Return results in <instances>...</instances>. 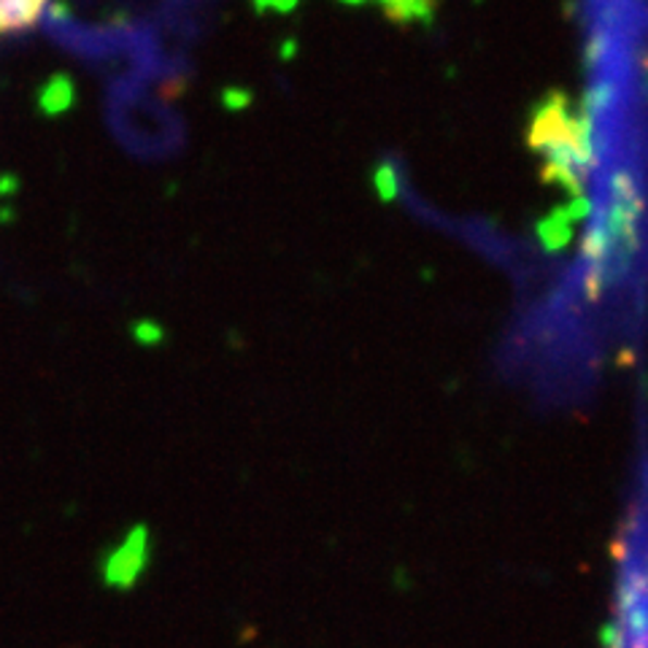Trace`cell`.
Instances as JSON below:
<instances>
[{"instance_id": "cell-1", "label": "cell", "mask_w": 648, "mask_h": 648, "mask_svg": "<svg viewBox=\"0 0 648 648\" xmlns=\"http://www.w3.org/2000/svg\"><path fill=\"white\" fill-rule=\"evenodd\" d=\"M527 147L540 154V182L557 184L570 198H584V182L591 165L589 111L575 109L560 89L546 95L533 111Z\"/></svg>"}, {"instance_id": "cell-2", "label": "cell", "mask_w": 648, "mask_h": 648, "mask_svg": "<svg viewBox=\"0 0 648 648\" xmlns=\"http://www.w3.org/2000/svg\"><path fill=\"white\" fill-rule=\"evenodd\" d=\"M149 562V533L147 527H136L125 535L120 546L105 557L103 584L111 589H130Z\"/></svg>"}, {"instance_id": "cell-3", "label": "cell", "mask_w": 648, "mask_h": 648, "mask_svg": "<svg viewBox=\"0 0 648 648\" xmlns=\"http://www.w3.org/2000/svg\"><path fill=\"white\" fill-rule=\"evenodd\" d=\"M49 0H0V33H20L41 20Z\"/></svg>"}, {"instance_id": "cell-4", "label": "cell", "mask_w": 648, "mask_h": 648, "mask_svg": "<svg viewBox=\"0 0 648 648\" xmlns=\"http://www.w3.org/2000/svg\"><path fill=\"white\" fill-rule=\"evenodd\" d=\"M538 238L540 244L546 246L549 251L562 249L570 238H573V216H570L568 205L565 209H557L546 216L544 222L538 225Z\"/></svg>"}, {"instance_id": "cell-5", "label": "cell", "mask_w": 648, "mask_h": 648, "mask_svg": "<svg viewBox=\"0 0 648 648\" xmlns=\"http://www.w3.org/2000/svg\"><path fill=\"white\" fill-rule=\"evenodd\" d=\"M384 14L395 25H411V22H429L435 11V0H378Z\"/></svg>"}, {"instance_id": "cell-6", "label": "cell", "mask_w": 648, "mask_h": 648, "mask_svg": "<svg viewBox=\"0 0 648 648\" xmlns=\"http://www.w3.org/2000/svg\"><path fill=\"white\" fill-rule=\"evenodd\" d=\"M376 189L382 195V200L398 198V173H395V167L389 162L376 171Z\"/></svg>"}, {"instance_id": "cell-7", "label": "cell", "mask_w": 648, "mask_h": 648, "mask_svg": "<svg viewBox=\"0 0 648 648\" xmlns=\"http://www.w3.org/2000/svg\"><path fill=\"white\" fill-rule=\"evenodd\" d=\"M254 5L260 11L276 9V11H292L298 5V0H254Z\"/></svg>"}, {"instance_id": "cell-8", "label": "cell", "mask_w": 648, "mask_h": 648, "mask_svg": "<svg viewBox=\"0 0 648 648\" xmlns=\"http://www.w3.org/2000/svg\"><path fill=\"white\" fill-rule=\"evenodd\" d=\"M340 3H349V5H360V3H365V0H340Z\"/></svg>"}]
</instances>
